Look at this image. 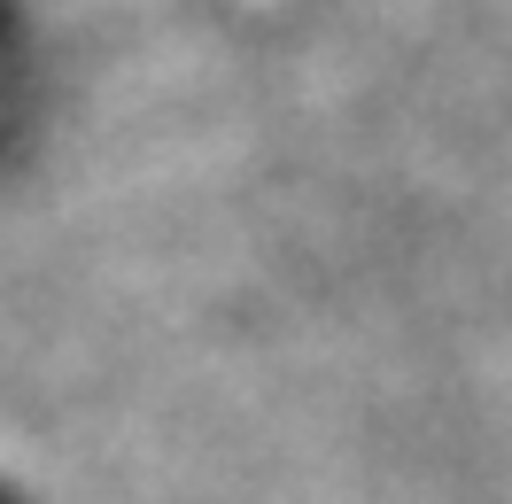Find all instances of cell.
<instances>
[{"instance_id":"1","label":"cell","mask_w":512,"mask_h":504,"mask_svg":"<svg viewBox=\"0 0 512 504\" xmlns=\"http://www.w3.org/2000/svg\"><path fill=\"white\" fill-rule=\"evenodd\" d=\"M0 504H16V497H8V489H0Z\"/></svg>"}]
</instances>
